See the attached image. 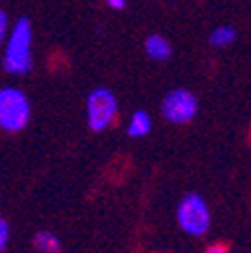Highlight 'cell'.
Wrapping results in <instances>:
<instances>
[{"instance_id": "1", "label": "cell", "mask_w": 251, "mask_h": 253, "mask_svg": "<svg viewBox=\"0 0 251 253\" xmlns=\"http://www.w3.org/2000/svg\"><path fill=\"white\" fill-rule=\"evenodd\" d=\"M33 24L28 18H18L10 24V33L2 44V69L12 77H22L33 71Z\"/></svg>"}, {"instance_id": "2", "label": "cell", "mask_w": 251, "mask_h": 253, "mask_svg": "<svg viewBox=\"0 0 251 253\" xmlns=\"http://www.w3.org/2000/svg\"><path fill=\"white\" fill-rule=\"evenodd\" d=\"M33 115V105L26 92L18 86L0 88V129L6 133H20L26 129Z\"/></svg>"}, {"instance_id": "3", "label": "cell", "mask_w": 251, "mask_h": 253, "mask_svg": "<svg viewBox=\"0 0 251 253\" xmlns=\"http://www.w3.org/2000/svg\"><path fill=\"white\" fill-rule=\"evenodd\" d=\"M177 225L191 237H203L211 229V211L203 195L187 193L177 205Z\"/></svg>"}, {"instance_id": "4", "label": "cell", "mask_w": 251, "mask_h": 253, "mask_svg": "<svg viewBox=\"0 0 251 253\" xmlns=\"http://www.w3.org/2000/svg\"><path fill=\"white\" fill-rule=\"evenodd\" d=\"M86 125L92 133H103L115 123L119 115V99L107 86H97L88 92L86 103Z\"/></svg>"}, {"instance_id": "5", "label": "cell", "mask_w": 251, "mask_h": 253, "mask_svg": "<svg viewBox=\"0 0 251 253\" xmlns=\"http://www.w3.org/2000/svg\"><path fill=\"white\" fill-rule=\"evenodd\" d=\"M199 113V101L189 88H173L161 101V117L171 125H187Z\"/></svg>"}, {"instance_id": "6", "label": "cell", "mask_w": 251, "mask_h": 253, "mask_svg": "<svg viewBox=\"0 0 251 253\" xmlns=\"http://www.w3.org/2000/svg\"><path fill=\"white\" fill-rule=\"evenodd\" d=\"M145 52L155 62H165V60L171 58L173 46H171V42L163 35H151L145 41Z\"/></svg>"}, {"instance_id": "7", "label": "cell", "mask_w": 251, "mask_h": 253, "mask_svg": "<svg viewBox=\"0 0 251 253\" xmlns=\"http://www.w3.org/2000/svg\"><path fill=\"white\" fill-rule=\"evenodd\" d=\"M151 131H153V119H151V115L147 111H143V109L135 111L131 115V119H129V125H127V135L131 139H143Z\"/></svg>"}, {"instance_id": "8", "label": "cell", "mask_w": 251, "mask_h": 253, "mask_svg": "<svg viewBox=\"0 0 251 253\" xmlns=\"http://www.w3.org/2000/svg\"><path fill=\"white\" fill-rule=\"evenodd\" d=\"M33 245L39 253H60V237L54 231L42 229L39 233H35L33 237Z\"/></svg>"}, {"instance_id": "9", "label": "cell", "mask_w": 251, "mask_h": 253, "mask_svg": "<svg viewBox=\"0 0 251 253\" xmlns=\"http://www.w3.org/2000/svg\"><path fill=\"white\" fill-rule=\"evenodd\" d=\"M237 39V30L229 24H221V26H217L211 30V35H209V44L215 46V48H225L229 44H233Z\"/></svg>"}, {"instance_id": "10", "label": "cell", "mask_w": 251, "mask_h": 253, "mask_svg": "<svg viewBox=\"0 0 251 253\" xmlns=\"http://www.w3.org/2000/svg\"><path fill=\"white\" fill-rule=\"evenodd\" d=\"M8 239H10V223L4 217H0V253L6 249Z\"/></svg>"}, {"instance_id": "11", "label": "cell", "mask_w": 251, "mask_h": 253, "mask_svg": "<svg viewBox=\"0 0 251 253\" xmlns=\"http://www.w3.org/2000/svg\"><path fill=\"white\" fill-rule=\"evenodd\" d=\"M10 33V20H8V14L0 8V48H2V44L6 42V37Z\"/></svg>"}, {"instance_id": "12", "label": "cell", "mask_w": 251, "mask_h": 253, "mask_svg": "<svg viewBox=\"0 0 251 253\" xmlns=\"http://www.w3.org/2000/svg\"><path fill=\"white\" fill-rule=\"evenodd\" d=\"M205 253H229V247L225 243H213L205 249Z\"/></svg>"}, {"instance_id": "13", "label": "cell", "mask_w": 251, "mask_h": 253, "mask_svg": "<svg viewBox=\"0 0 251 253\" xmlns=\"http://www.w3.org/2000/svg\"><path fill=\"white\" fill-rule=\"evenodd\" d=\"M107 6L113 10H125L127 6V0H107Z\"/></svg>"}]
</instances>
